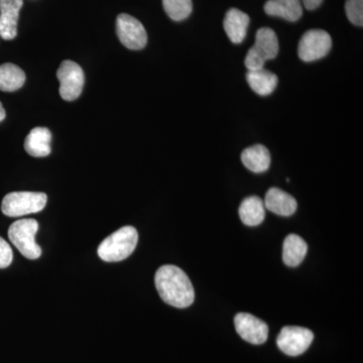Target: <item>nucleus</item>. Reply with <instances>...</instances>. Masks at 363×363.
I'll return each instance as SVG.
<instances>
[{
  "label": "nucleus",
  "mask_w": 363,
  "mask_h": 363,
  "mask_svg": "<svg viewBox=\"0 0 363 363\" xmlns=\"http://www.w3.org/2000/svg\"><path fill=\"white\" fill-rule=\"evenodd\" d=\"M155 284L162 300L172 307H190L195 300V291L186 272L180 267L167 264L157 269Z\"/></svg>",
  "instance_id": "1"
},
{
  "label": "nucleus",
  "mask_w": 363,
  "mask_h": 363,
  "mask_svg": "<svg viewBox=\"0 0 363 363\" xmlns=\"http://www.w3.org/2000/svg\"><path fill=\"white\" fill-rule=\"evenodd\" d=\"M138 241V233L135 227L124 226L102 241L98 247V255L104 262H121L135 252Z\"/></svg>",
  "instance_id": "2"
},
{
  "label": "nucleus",
  "mask_w": 363,
  "mask_h": 363,
  "mask_svg": "<svg viewBox=\"0 0 363 363\" xmlns=\"http://www.w3.org/2000/svg\"><path fill=\"white\" fill-rule=\"evenodd\" d=\"M38 230L39 223L35 219H21L9 227V240L26 259H37L42 255V248L35 240Z\"/></svg>",
  "instance_id": "3"
},
{
  "label": "nucleus",
  "mask_w": 363,
  "mask_h": 363,
  "mask_svg": "<svg viewBox=\"0 0 363 363\" xmlns=\"http://www.w3.org/2000/svg\"><path fill=\"white\" fill-rule=\"evenodd\" d=\"M48 197L45 193L13 192L2 200V213L9 217H21L38 213L47 205Z\"/></svg>",
  "instance_id": "4"
},
{
  "label": "nucleus",
  "mask_w": 363,
  "mask_h": 363,
  "mask_svg": "<svg viewBox=\"0 0 363 363\" xmlns=\"http://www.w3.org/2000/svg\"><path fill=\"white\" fill-rule=\"evenodd\" d=\"M60 81V94L66 101H74L80 96L84 87L85 76L82 68L73 61L62 62L57 71Z\"/></svg>",
  "instance_id": "5"
},
{
  "label": "nucleus",
  "mask_w": 363,
  "mask_h": 363,
  "mask_svg": "<svg viewBox=\"0 0 363 363\" xmlns=\"http://www.w3.org/2000/svg\"><path fill=\"white\" fill-rule=\"evenodd\" d=\"M332 48V39L323 30L306 32L298 43V54L302 61L314 62L326 57Z\"/></svg>",
  "instance_id": "6"
},
{
  "label": "nucleus",
  "mask_w": 363,
  "mask_h": 363,
  "mask_svg": "<svg viewBox=\"0 0 363 363\" xmlns=\"http://www.w3.org/2000/svg\"><path fill=\"white\" fill-rule=\"evenodd\" d=\"M314 334L304 327H284L279 334L277 343L279 350L289 357H298L310 347Z\"/></svg>",
  "instance_id": "7"
},
{
  "label": "nucleus",
  "mask_w": 363,
  "mask_h": 363,
  "mask_svg": "<svg viewBox=\"0 0 363 363\" xmlns=\"http://www.w3.org/2000/svg\"><path fill=\"white\" fill-rule=\"evenodd\" d=\"M116 33L121 44L128 49L138 51L147 45V33L145 26L130 14L121 13L117 16Z\"/></svg>",
  "instance_id": "8"
},
{
  "label": "nucleus",
  "mask_w": 363,
  "mask_h": 363,
  "mask_svg": "<svg viewBox=\"0 0 363 363\" xmlns=\"http://www.w3.org/2000/svg\"><path fill=\"white\" fill-rule=\"evenodd\" d=\"M236 332L243 340L255 345L266 342L269 327L259 318L248 313H240L234 318Z\"/></svg>",
  "instance_id": "9"
},
{
  "label": "nucleus",
  "mask_w": 363,
  "mask_h": 363,
  "mask_svg": "<svg viewBox=\"0 0 363 363\" xmlns=\"http://www.w3.org/2000/svg\"><path fill=\"white\" fill-rule=\"evenodd\" d=\"M23 0H0V37L13 40L18 35V21Z\"/></svg>",
  "instance_id": "10"
},
{
  "label": "nucleus",
  "mask_w": 363,
  "mask_h": 363,
  "mask_svg": "<svg viewBox=\"0 0 363 363\" xmlns=\"http://www.w3.org/2000/svg\"><path fill=\"white\" fill-rule=\"evenodd\" d=\"M279 40L277 33L269 28H259L255 35V44L250 48L255 56L266 63L269 60L276 58L279 54Z\"/></svg>",
  "instance_id": "11"
},
{
  "label": "nucleus",
  "mask_w": 363,
  "mask_h": 363,
  "mask_svg": "<svg viewBox=\"0 0 363 363\" xmlns=\"http://www.w3.org/2000/svg\"><path fill=\"white\" fill-rule=\"evenodd\" d=\"M264 204L266 209L279 216H291L297 210L295 198L279 188H272L267 191Z\"/></svg>",
  "instance_id": "12"
},
{
  "label": "nucleus",
  "mask_w": 363,
  "mask_h": 363,
  "mask_svg": "<svg viewBox=\"0 0 363 363\" xmlns=\"http://www.w3.org/2000/svg\"><path fill=\"white\" fill-rule=\"evenodd\" d=\"M250 16L238 9H230L224 18L223 26L229 40L233 44H240L247 37Z\"/></svg>",
  "instance_id": "13"
},
{
  "label": "nucleus",
  "mask_w": 363,
  "mask_h": 363,
  "mask_svg": "<svg viewBox=\"0 0 363 363\" xmlns=\"http://www.w3.org/2000/svg\"><path fill=\"white\" fill-rule=\"evenodd\" d=\"M52 133L47 128H35L25 140V150L35 157H44L51 154Z\"/></svg>",
  "instance_id": "14"
},
{
  "label": "nucleus",
  "mask_w": 363,
  "mask_h": 363,
  "mask_svg": "<svg viewBox=\"0 0 363 363\" xmlns=\"http://www.w3.org/2000/svg\"><path fill=\"white\" fill-rule=\"evenodd\" d=\"M264 11L269 16L294 23L303 16V6L300 0H269L264 4Z\"/></svg>",
  "instance_id": "15"
},
{
  "label": "nucleus",
  "mask_w": 363,
  "mask_h": 363,
  "mask_svg": "<svg viewBox=\"0 0 363 363\" xmlns=\"http://www.w3.org/2000/svg\"><path fill=\"white\" fill-rule=\"evenodd\" d=\"M271 154L264 145H255L243 150L241 161L253 173L267 172L271 167Z\"/></svg>",
  "instance_id": "16"
},
{
  "label": "nucleus",
  "mask_w": 363,
  "mask_h": 363,
  "mask_svg": "<svg viewBox=\"0 0 363 363\" xmlns=\"http://www.w3.org/2000/svg\"><path fill=\"white\" fill-rule=\"evenodd\" d=\"M247 80L250 88L259 96L271 95L279 83L278 76L264 68L257 71H248Z\"/></svg>",
  "instance_id": "17"
},
{
  "label": "nucleus",
  "mask_w": 363,
  "mask_h": 363,
  "mask_svg": "<svg viewBox=\"0 0 363 363\" xmlns=\"http://www.w3.org/2000/svg\"><path fill=\"white\" fill-rule=\"evenodd\" d=\"M241 221L247 226H257L264 220L266 207L257 196H250L243 200L240 207Z\"/></svg>",
  "instance_id": "18"
},
{
  "label": "nucleus",
  "mask_w": 363,
  "mask_h": 363,
  "mask_svg": "<svg viewBox=\"0 0 363 363\" xmlns=\"http://www.w3.org/2000/svg\"><path fill=\"white\" fill-rule=\"evenodd\" d=\"M308 245L297 234L286 236L283 247V260L288 267H298L307 255Z\"/></svg>",
  "instance_id": "19"
},
{
  "label": "nucleus",
  "mask_w": 363,
  "mask_h": 363,
  "mask_svg": "<svg viewBox=\"0 0 363 363\" xmlns=\"http://www.w3.org/2000/svg\"><path fill=\"white\" fill-rule=\"evenodd\" d=\"M26 82L25 72L11 63L0 65V90L13 92L23 87Z\"/></svg>",
  "instance_id": "20"
},
{
  "label": "nucleus",
  "mask_w": 363,
  "mask_h": 363,
  "mask_svg": "<svg viewBox=\"0 0 363 363\" xmlns=\"http://www.w3.org/2000/svg\"><path fill=\"white\" fill-rule=\"evenodd\" d=\"M164 11L175 21L186 20L192 13V0H162Z\"/></svg>",
  "instance_id": "21"
},
{
  "label": "nucleus",
  "mask_w": 363,
  "mask_h": 363,
  "mask_svg": "<svg viewBox=\"0 0 363 363\" xmlns=\"http://www.w3.org/2000/svg\"><path fill=\"white\" fill-rule=\"evenodd\" d=\"M345 11L351 23L363 26V0H346Z\"/></svg>",
  "instance_id": "22"
},
{
  "label": "nucleus",
  "mask_w": 363,
  "mask_h": 363,
  "mask_svg": "<svg viewBox=\"0 0 363 363\" xmlns=\"http://www.w3.org/2000/svg\"><path fill=\"white\" fill-rule=\"evenodd\" d=\"M13 253L11 245L0 238V269H6L13 262Z\"/></svg>",
  "instance_id": "23"
},
{
  "label": "nucleus",
  "mask_w": 363,
  "mask_h": 363,
  "mask_svg": "<svg viewBox=\"0 0 363 363\" xmlns=\"http://www.w3.org/2000/svg\"><path fill=\"white\" fill-rule=\"evenodd\" d=\"M300 1L302 6H304L308 11H314V9L321 6L323 0H300Z\"/></svg>",
  "instance_id": "24"
},
{
  "label": "nucleus",
  "mask_w": 363,
  "mask_h": 363,
  "mask_svg": "<svg viewBox=\"0 0 363 363\" xmlns=\"http://www.w3.org/2000/svg\"><path fill=\"white\" fill-rule=\"evenodd\" d=\"M6 111H4V106H2L1 102H0V123L6 118Z\"/></svg>",
  "instance_id": "25"
}]
</instances>
